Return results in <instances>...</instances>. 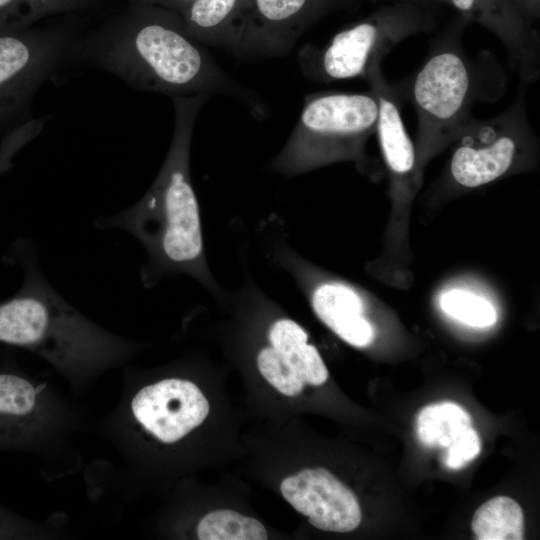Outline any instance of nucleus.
Masks as SVG:
<instances>
[{"mask_svg": "<svg viewBox=\"0 0 540 540\" xmlns=\"http://www.w3.org/2000/svg\"><path fill=\"white\" fill-rule=\"evenodd\" d=\"M73 60L105 70L138 90L171 98L226 95L242 101L255 116L265 113L256 94L233 80L204 45L188 35L181 14L165 7L129 4L80 34Z\"/></svg>", "mask_w": 540, "mask_h": 540, "instance_id": "1", "label": "nucleus"}, {"mask_svg": "<svg viewBox=\"0 0 540 540\" xmlns=\"http://www.w3.org/2000/svg\"><path fill=\"white\" fill-rule=\"evenodd\" d=\"M209 94L172 97L175 123L164 163L145 195L133 206L97 219L99 229H121L143 246L140 271L151 288L173 275H187L212 296L226 297L207 262L198 199L190 172V150L198 114Z\"/></svg>", "mask_w": 540, "mask_h": 540, "instance_id": "2", "label": "nucleus"}, {"mask_svg": "<svg viewBox=\"0 0 540 540\" xmlns=\"http://www.w3.org/2000/svg\"><path fill=\"white\" fill-rule=\"evenodd\" d=\"M9 256L21 265L24 279L11 297L0 301V343L25 348L67 369L126 353V343L83 317L50 285L28 242L19 240Z\"/></svg>", "mask_w": 540, "mask_h": 540, "instance_id": "3", "label": "nucleus"}, {"mask_svg": "<svg viewBox=\"0 0 540 540\" xmlns=\"http://www.w3.org/2000/svg\"><path fill=\"white\" fill-rule=\"evenodd\" d=\"M377 119L378 103L372 90L307 94L293 131L270 168L294 177L336 160L358 158L376 131Z\"/></svg>", "mask_w": 540, "mask_h": 540, "instance_id": "4", "label": "nucleus"}, {"mask_svg": "<svg viewBox=\"0 0 540 540\" xmlns=\"http://www.w3.org/2000/svg\"><path fill=\"white\" fill-rule=\"evenodd\" d=\"M435 24L429 7L392 1L336 33L326 46L302 47L299 66L306 77L319 82L364 79L397 44L431 31Z\"/></svg>", "mask_w": 540, "mask_h": 540, "instance_id": "5", "label": "nucleus"}, {"mask_svg": "<svg viewBox=\"0 0 540 540\" xmlns=\"http://www.w3.org/2000/svg\"><path fill=\"white\" fill-rule=\"evenodd\" d=\"M77 16L0 33V133L33 118L30 107L38 89L73 60L81 34Z\"/></svg>", "mask_w": 540, "mask_h": 540, "instance_id": "6", "label": "nucleus"}, {"mask_svg": "<svg viewBox=\"0 0 540 540\" xmlns=\"http://www.w3.org/2000/svg\"><path fill=\"white\" fill-rule=\"evenodd\" d=\"M468 21L452 19L410 83L417 115L418 142L423 151L454 139L472 117L475 81L468 61L456 46Z\"/></svg>", "mask_w": 540, "mask_h": 540, "instance_id": "7", "label": "nucleus"}, {"mask_svg": "<svg viewBox=\"0 0 540 540\" xmlns=\"http://www.w3.org/2000/svg\"><path fill=\"white\" fill-rule=\"evenodd\" d=\"M525 109V84L514 102L501 114L480 120L471 117L458 131V145L450 162L452 179L475 188L492 182L513 166L521 144L530 134Z\"/></svg>", "mask_w": 540, "mask_h": 540, "instance_id": "8", "label": "nucleus"}, {"mask_svg": "<svg viewBox=\"0 0 540 540\" xmlns=\"http://www.w3.org/2000/svg\"><path fill=\"white\" fill-rule=\"evenodd\" d=\"M355 1L245 0L235 54L240 57L286 55L313 24Z\"/></svg>", "mask_w": 540, "mask_h": 540, "instance_id": "9", "label": "nucleus"}, {"mask_svg": "<svg viewBox=\"0 0 540 540\" xmlns=\"http://www.w3.org/2000/svg\"><path fill=\"white\" fill-rule=\"evenodd\" d=\"M131 410L147 432L163 443H174L203 423L209 402L193 382L169 378L139 390Z\"/></svg>", "mask_w": 540, "mask_h": 540, "instance_id": "10", "label": "nucleus"}, {"mask_svg": "<svg viewBox=\"0 0 540 540\" xmlns=\"http://www.w3.org/2000/svg\"><path fill=\"white\" fill-rule=\"evenodd\" d=\"M282 496L318 529L339 533L355 530L361 509L355 494L324 468H308L285 478Z\"/></svg>", "mask_w": 540, "mask_h": 540, "instance_id": "11", "label": "nucleus"}, {"mask_svg": "<svg viewBox=\"0 0 540 540\" xmlns=\"http://www.w3.org/2000/svg\"><path fill=\"white\" fill-rule=\"evenodd\" d=\"M468 22L489 30L505 47L509 65L527 85L540 75L537 29L516 10L511 0H444Z\"/></svg>", "mask_w": 540, "mask_h": 540, "instance_id": "12", "label": "nucleus"}, {"mask_svg": "<svg viewBox=\"0 0 540 540\" xmlns=\"http://www.w3.org/2000/svg\"><path fill=\"white\" fill-rule=\"evenodd\" d=\"M244 6L245 0H195L180 14L190 37L235 53Z\"/></svg>", "mask_w": 540, "mask_h": 540, "instance_id": "13", "label": "nucleus"}, {"mask_svg": "<svg viewBox=\"0 0 540 540\" xmlns=\"http://www.w3.org/2000/svg\"><path fill=\"white\" fill-rule=\"evenodd\" d=\"M267 339L305 384L318 386L327 381L324 361L316 347L308 343L307 332L296 321L276 318L268 328Z\"/></svg>", "mask_w": 540, "mask_h": 540, "instance_id": "14", "label": "nucleus"}, {"mask_svg": "<svg viewBox=\"0 0 540 540\" xmlns=\"http://www.w3.org/2000/svg\"><path fill=\"white\" fill-rule=\"evenodd\" d=\"M103 0H0V33L26 29L57 15H79Z\"/></svg>", "mask_w": 540, "mask_h": 540, "instance_id": "15", "label": "nucleus"}, {"mask_svg": "<svg viewBox=\"0 0 540 540\" xmlns=\"http://www.w3.org/2000/svg\"><path fill=\"white\" fill-rule=\"evenodd\" d=\"M37 390L26 378L0 371V439H13L32 420Z\"/></svg>", "mask_w": 540, "mask_h": 540, "instance_id": "16", "label": "nucleus"}, {"mask_svg": "<svg viewBox=\"0 0 540 540\" xmlns=\"http://www.w3.org/2000/svg\"><path fill=\"white\" fill-rule=\"evenodd\" d=\"M471 528L480 540H522V508L510 497H493L476 510Z\"/></svg>", "mask_w": 540, "mask_h": 540, "instance_id": "17", "label": "nucleus"}, {"mask_svg": "<svg viewBox=\"0 0 540 540\" xmlns=\"http://www.w3.org/2000/svg\"><path fill=\"white\" fill-rule=\"evenodd\" d=\"M467 411L453 402H441L424 407L417 416L416 432L426 447L448 448L469 426Z\"/></svg>", "mask_w": 540, "mask_h": 540, "instance_id": "18", "label": "nucleus"}, {"mask_svg": "<svg viewBox=\"0 0 540 540\" xmlns=\"http://www.w3.org/2000/svg\"><path fill=\"white\" fill-rule=\"evenodd\" d=\"M201 540H265L267 531L256 519L233 510H216L205 515L198 524Z\"/></svg>", "mask_w": 540, "mask_h": 540, "instance_id": "19", "label": "nucleus"}, {"mask_svg": "<svg viewBox=\"0 0 540 540\" xmlns=\"http://www.w3.org/2000/svg\"><path fill=\"white\" fill-rule=\"evenodd\" d=\"M440 307L450 317L471 327H489L497 320V312L488 300L460 289L443 293Z\"/></svg>", "mask_w": 540, "mask_h": 540, "instance_id": "20", "label": "nucleus"}, {"mask_svg": "<svg viewBox=\"0 0 540 540\" xmlns=\"http://www.w3.org/2000/svg\"><path fill=\"white\" fill-rule=\"evenodd\" d=\"M256 363L262 376L280 393L292 397L302 392L305 383L270 344L259 350Z\"/></svg>", "mask_w": 540, "mask_h": 540, "instance_id": "21", "label": "nucleus"}, {"mask_svg": "<svg viewBox=\"0 0 540 540\" xmlns=\"http://www.w3.org/2000/svg\"><path fill=\"white\" fill-rule=\"evenodd\" d=\"M480 451L481 442L479 435L472 426H469L445 449L443 463L450 469H460L475 459Z\"/></svg>", "mask_w": 540, "mask_h": 540, "instance_id": "22", "label": "nucleus"}, {"mask_svg": "<svg viewBox=\"0 0 540 540\" xmlns=\"http://www.w3.org/2000/svg\"><path fill=\"white\" fill-rule=\"evenodd\" d=\"M37 136L33 125L24 123L4 134L0 142V176L14 165L17 153Z\"/></svg>", "mask_w": 540, "mask_h": 540, "instance_id": "23", "label": "nucleus"}, {"mask_svg": "<svg viewBox=\"0 0 540 540\" xmlns=\"http://www.w3.org/2000/svg\"><path fill=\"white\" fill-rule=\"evenodd\" d=\"M519 14L531 25L540 17V0H511Z\"/></svg>", "mask_w": 540, "mask_h": 540, "instance_id": "24", "label": "nucleus"}, {"mask_svg": "<svg viewBox=\"0 0 540 540\" xmlns=\"http://www.w3.org/2000/svg\"><path fill=\"white\" fill-rule=\"evenodd\" d=\"M129 4L161 6L181 13L195 0H127Z\"/></svg>", "mask_w": 540, "mask_h": 540, "instance_id": "25", "label": "nucleus"}, {"mask_svg": "<svg viewBox=\"0 0 540 540\" xmlns=\"http://www.w3.org/2000/svg\"><path fill=\"white\" fill-rule=\"evenodd\" d=\"M372 2H378V1H404V2H410L418 5H422L425 7L431 8L434 5H441L446 4L444 0H368Z\"/></svg>", "mask_w": 540, "mask_h": 540, "instance_id": "26", "label": "nucleus"}]
</instances>
